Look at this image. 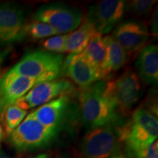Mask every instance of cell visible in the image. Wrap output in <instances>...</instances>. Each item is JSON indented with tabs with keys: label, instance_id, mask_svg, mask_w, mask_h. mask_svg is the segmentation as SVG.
I'll return each instance as SVG.
<instances>
[{
	"label": "cell",
	"instance_id": "obj_6",
	"mask_svg": "<svg viewBox=\"0 0 158 158\" xmlns=\"http://www.w3.org/2000/svg\"><path fill=\"white\" fill-rule=\"evenodd\" d=\"M122 149L116 125L89 129L80 143L81 158H113Z\"/></svg>",
	"mask_w": 158,
	"mask_h": 158
},
{
	"label": "cell",
	"instance_id": "obj_19",
	"mask_svg": "<svg viewBox=\"0 0 158 158\" xmlns=\"http://www.w3.org/2000/svg\"><path fill=\"white\" fill-rule=\"evenodd\" d=\"M27 116V111L26 110L18 107L15 105L9 106L2 116L5 127L4 131L6 135L8 136L23 122Z\"/></svg>",
	"mask_w": 158,
	"mask_h": 158
},
{
	"label": "cell",
	"instance_id": "obj_20",
	"mask_svg": "<svg viewBox=\"0 0 158 158\" xmlns=\"http://www.w3.org/2000/svg\"><path fill=\"white\" fill-rule=\"evenodd\" d=\"M23 35L24 37L28 36L30 38L38 40L53 36V35L55 36L59 35V33L56 29L47 23L34 21L28 24H25Z\"/></svg>",
	"mask_w": 158,
	"mask_h": 158
},
{
	"label": "cell",
	"instance_id": "obj_30",
	"mask_svg": "<svg viewBox=\"0 0 158 158\" xmlns=\"http://www.w3.org/2000/svg\"><path fill=\"white\" fill-rule=\"evenodd\" d=\"M56 158H72L70 156H68V155H62V156H59V157H56Z\"/></svg>",
	"mask_w": 158,
	"mask_h": 158
},
{
	"label": "cell",
	"instance_id": "obj_18",
	"mask_svg": "<svg viewBox=\"0 0 158 158\" xmlns=\"http://www.w3.org/2000/svg\"><path fill=\"white\" fill-rule=\"evenodd\" d=\"M89 62L95 69L101 80H103V65L106 58V47L100 33H94L87 46L82 53Z\"/></svg>",
	"mask_w": 158,
	"mask_h": 158
},
{
	"label": "cell",
	"instance_id": "obj_15",
	"mask_svg": "<svg viewBox=\"0 0 158 158\" xmlns=\"http://www.w3.org/2000/svg\"><path fill=\"white\" fill-rule=\"evenodd\" d=\"M138 76L144 84L157 86L158 83V47L149 45L138 54L135 62Z\"/></svg>",
	"mask_w": 158,
	"mask_h": 158
},
{
	"label": "cell",
	"instance_id": "obj_1",
	"mask_svg": "<svg viewBox=\"0 0 158 158\" xmlns=\"http://www.w3.org/2000/svg\"><path fill=\"white\" fill-rule=\"evenodd\" d=\"M80 117L88 129L112 124L119 125L123 121L107 86V80L99 81L81 89L78 94Z\"/></svg>",
	"mask_w": 158,
	"mask_h": 158
},
{
	"label": "cell",
	"instance_id": "obj_31",
	"mask_svg": "<svg viewBox=\"0 0 158 158\" xmlns=\"http://www.w3.org/2000/svg\"><path fill=\"white\" fill-rule=\"evenodd\" d=\"M0 149H1V144H0Z\"/></svg>",
	"mask_w": 158,
	"mask_h": 158
},
{
	"label": "cell",
	"instance_id": "obj_9",
	"mask_svg": "<svg viewBox=\"0 0 158 158\" xmlns=\"http://www.w3.org/2000/svg\"><path fill=\"white\" fill-rule=\"evenodd\" d=\"M74 92L75 86L70 81L59 78L35 85L14 105L27 110L43 106L63 94H73Z\"/></svg>",
	"mask_w": 158,
	"mask_h": 158
},
{
	"label": "cell",
	"instance_id": "obj_8",
	"mask_svg": "<svg viewBox=\"0 0 158 158\" xmlns=\"http://www.w3.org/2000/svg\"><path fill=\"white\" fill-rule=\"evenodd\" d=\"M35 21L47 23L59 34L72 32L83 21L80 10L62 3H48L41 5L34 13Z\"/></svg>",
	"mask_w": 158,
	"mask_h": 158
},
{
	"label": "cell",
	"instance_id": "obj_24",
	"mask_svg": "<svg viewBox=\"0 0 158 158\" xmlns=\"http://www.w3.org/2000/svg\"><path fill=\"white\" fill-rule=\"evenodd\" d=\"M150 29L154 37H157L158 34V27H157V9L154 11L152 16L151 19V23H150Z\"/></svg>",
	"mask_w": 158,
	"mask_h": 158
},
{
	"label": "cell",
	"instance_id": "obj_29",
	"mask_svg": "<svg viewBox=\"0 0 158 158\" xmlns=\"http://www.w3.org/2000/svg\"><path fill=\"white\" fill-rule=\"evenodd\" d=\"M5 131H4L2 126L1 124H0V141H2L4 138H5Z\"/></svg>",
	"mask_w": 158,
	"mask_h": 158
},
{
	"label": "cell",
	"instance_id": "obj_3",
	"mask_svg": "<svg viewBox=\"0 0 158 158\" xmlns=\"http://www.w3.org/2000/svg\"><path fill=\"white\" fill-rule=\"evenodd\" d=\"M64 62L62 54L43 50L27 53L8 71L18 76L48 81L60 78Z\"/></svg>",
	"mask_w": 158,
	"mask_h": 158
},
{
	"label": "cell",
	"instance_id": "obj_2",
	"mask_svg": "<svg viewBox=\"0 0 158 158\" xmlns=\"http://www.w3.org/2000/svg\"><path fill=\"white\" fill-rule=\"evenodd\" d=\"M124 149L133 158L139 155L157 141V116L147 108L141 107L134 110L130 121L116 126Z\"/></svg>",
	"mask_w": 158,
	"mask_h": 158
},
{
	"label": "cell",
	"instance_id": "obj_28",
	"mask_svg": "<svg viewBox=\"0 0 158 158\" xmlns=\"http://www.w3.org/2000/svg\"><path fill=\"white\" fill-rule=\"evenodd\" d=\"M0 158H15L13 157H11L9 155H7V153H5V152L2 150H0Z\"/></svg>",
	"mask_w": 158,
	"mask_h": 158
},
{
	"label": "cell",
	"instance_id": "obj_17",
	"mask_svg": "<svg viewBox=\"0 0 158 158\" xmlns=\"http://www.w3.org/2000/svg\"><path fill=\"white\" fill-rule=\"evenodd\" d=\"M95 31L93 26L85 19L76 30L68 34L66 53L70 54H82Z\"/></svg>",
	"mask_w": 158,
	"mask_h": 158
},
{
	"label": "cell",
	"instance_id": "obj_25",
	"mask_svg": "<svg viewBox=\"0 0 158 158\" xmlns=\"http://www.w3.org/2000/svg\"><path fill=\"white\" fill-rule=\"evenodd\" d=\"M10 48L5 49V50L2 51H0V70H1L2 65L4 62H5V59L7 58V56L10 54Z\"/></svg>",
	"mask_w": 158,
	"mask_h": 158
},
{
	"label": "cell",
	"instance_id": "obj_27",
	"mask_svg": "<svg viewBox=\"0 0 158 158\" xmlns=\"http://www.w3.org/2000/svg\"><path fill=\"white\" fill-rule=\"evenodd\" d=\"M28 158H51V156L48 153H40L35 156H31Z\"/></svg>",
	"mask_w": 158,
	"mask_h": 158
},
{
	"label": "cell",
	"instance_id": "obj_11",
	"mask_svg": "<svg viewBox=\"0 0 158 158\" xmlns=\"http://www.w3.org/2000/svg\"><path fill=\"white\" fill-rule=\"evenodd\" d=\"M111 37L130 56L140 52L145 47L149 32L147 26L141 21L127 20L116 26Z\"/></svg>",
	"mask_w": 158,
	"mask_h": 158
},
{
	"label": "cell",
	"instance_id": "obj_13",
	"mask_svg": "<svg viewBox=\"0 0 158 158\" xmlns=\"http://www.w3.org/2000/svg\"><path fill=\"white\" fill-rule=\"evenodd\" d=\"M44 82L38 78L18 76L7 71L0 78V118L9 106L14 105L35 85Z\"/></svg>",
	"mask_w": 158,
	"mask_h": 158
},
{
	"label": "cell",
	"instance_id": "obj_7",
	"mask_svg": "<svg viewBox=\"0 0 158 158\" xmlns=\"http://www.w3.org/2000/svg\"><path fill=\"white\" fill-rule=\"evenodd\" d=\"M107 86L121 117L127 116L141 97V81L133 70H127L116 80H107Z\"/></svg>",
	"mask_w": 158,
	"mask_h": 158
},
{
	"label": "cell",
	"instance_id": "obj_12",
	"mask_svg": "<svg viewBox=\"0 0 158 158\" xmlns=\"http://www.w3.org/2000/svg\"><path fill=\"white\" fill-rule=\"evenodd\" d=\"M25 15L22 7L14 2L0 5V45H10L24 37Z\"/></svg>",
	"mask_w": 158,
	"mask_h": 158
},
{
	"label": "cell",
	"instance_id": "obj_4",
	"mask_svg": "<svg viewBox=\"0 0 158 158\" xmlns=\"http://www.w3.org/2000/svg\"><path fill=\"white\" fill-rule=\"evenodd\" d=\"M59 133L58 130L45 127L28 114L8 135V141L17 151L31 152L51 146Z\"/></svg>",
	"mask_w": 158,
	"mask_h": 158
},
{
	"label": "cell",
	"instance_id": "obj_22",
	"mask_svg": "<svg viewBox=\"0 0 158 158\" xmlns=\"http://www.w3.org/2000/svg\"><path fill=\"white\" fill-rule=\"evenodd\" d=\"M156 3L155 0H134L127 2V10L139 17H146L150 14Z\"/></svg>",
	"mask_w": 158,
	"mask_h": 158
},
{
	"label": "cell",
	"instance_id": "obj_10",
	"mask_svg": "<svg viewBox=\"0 0 158 158\" xmlns=\"http://www.w3.org/2000/svg\"><path fill=\"white\" fill-rule=\"evenodd\" d=\"M127 11V2L105 0L91 5L86 19L100 35H106L121 22Z\"/></svg>",
	"mask_w": 158,
	"mask_h": 158
},
{
	"label": "cell",
	"instance_id": "obj_5",
	"mask_svg": "<svg viewBox=\"0 0 158 158\" xmlns=\"http://www.w3.org/2000/svg\"><path fill=\"white\" fill-rule=\"evenodd\" d=\"M73 94H66L32 110L29 114L45 127L62 132L68 129L79 114L78 105L73 101Z\"/></svg>",
	"mask_w": 158,
	"mask_h": 158
},
{
	"label": "cell",
	"instance_id": "obj_21",
	"mask_svg": "<svg viewBox=\"0 0 158 158\" xmlns=\"http://www.w3.org/2000/svg\"><path fill=\"white\" fill-rule=\"evenodd\" d=\"M68 34L55 35L45 40L41 44L43 51L53 54H62L66 53Z\"/></svg>",
	"mask_w": 158,
	"mask_h": 158
},
{
	"label": "cell",
	"instance_id": "obj_14",
	"mask_svg": "<svg viewBox=\"0 0 158 158\" xmlns=\"http://www.w3.org/2000/svg\"><path fill=\"white\" fill-rule=\"evenodd\" d=\"M62 76L70 78L81 89L101 81L95 69L82 54H69L64 59Z\"/></svg>",
	"mask_w": 158,
	"mask_h": 158
},
{
	"label": "cell",
	"instance_id": "obj_16",
	"mask_svg": "<svg viewBox=\"0 0 158 158\" xmlns=\"http://www.w3.org/2000/svg\"><path fill=\"white\" fill-rule=\"evenodd\" d=\"M106 47V58L103 65V80L113 72H116L127 64L128 56L126 51L111 35L102 37Z\"/></svg>",
	"mask_w": 158,
	"mask_h": 158
},
{
	"label": "cell",
	"instance_id": "obj_26",
	"mask_svg": "<svg viewBox=\"0 0 158 158\" xmlns=\"http://www.w3.org/2000/svg\"><path fill=\"white\" fill-rule=\"evenodd\" d=\"M113 158H133V157H132L129 153L127 152L123 148H122V149L120 150V151L118 152L116 154Z\"/></svg>",
	"mask_w": 158,
	"mask_h": 158
},
{
	"label": "cell",
	"instance_id": "obj_23",
	"mask_svg": "<svg viewBox=\"0 0 158 158\" xmlns=\"http://www.w3.org/2000/svg\"><path fill=\"white\" fill-rule=\"evenodd\" d=\"M138 158H158V144L155 141L147 148Z\"/></svg>",
	"mask_w": 158,
	"mask_h": 158
}]
</instances>
